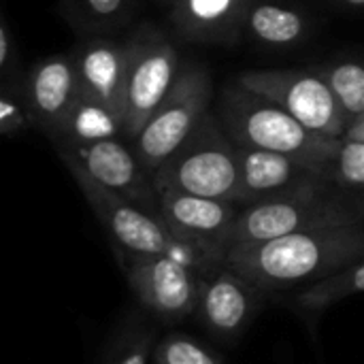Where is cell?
Returning <instances> with one entry per match:
<instances>
[{"label": "cell", "mask_w": 364, "mask_h": 364, "mask_svg": "<svg viewBox=\"0 0 364 364\" xmlns=\"http://www.w3.org/2000/svg\"><path fill=\"white\" fill-rule=\"evenodd\" d=\"M160 2H173V4H175L177 0H160Z\"/></svg>", "instance_id": "cell-29"}, {"label": "cell", "mask_w": 364, "mask_h": 364, "mask_svg": "<svg viewBox=\"0 0 364 364\" xmlns=\"http://www.w3.org/2000/svg\"><path fill=\"white\" fill-rule=\"evenodd\" d=\"M154 364H224V360L183 333L164 335L154 350Z\"/></svg>", "instance_id": "cell-23"}, {"label": "cell", "mask_w": 364, "mask_h": 364, "mask_svg": "<svg viewBox=\"0 0 364 364\" xmlns=\"http://www.w3.org/2000/svg\"><path fill=\"white\" fill-rule=\"evenodd\" d=\"M337 96L348 124L364 113V64L337 62L314 68Z\"/></svg>", "instance_id": "cell-20"}, {"label": "cell", "mask_w": 364, "mask_h": 364, "mask_svg": "<svg viewBox=\"0 0 364 364\" xmlns=\"http://www.w3.org/2000/svg\"><path fill=\"white\" fill-rule=\"evenodd\" d=\"M346 6H364V0H339Z\"/></svg>", "instance_id": "cell-28"}, {"label": "cell", "mask_w": 364, "mask_h": 364, "mask_svg": "<svg viewBox=\"0 0 364 364\" xmlns=\"http://www.w3.org/2000/svg\"><path fill=\"white\" fill-rule=\"evenodd\" d=\"M124 136V119L105 105L79 96L55 141L60 145H83Z\"/></svg>", "instance_id": "cell-17"}, {"label": "cell", "mask_w": 364, "mask_h": 364, "mask_svg": "<svg viewBox=\"0 0 364 364\" xmlns=\"http://www.w3.org/2000/svg\"><path fill=\"white\" fill-rule=\"evenodd\" d=\"M128 288L139 305L164 324H179L196 316L203 275L164 254H126L115 252Z\"/></svg>", "instance_id": "cell-7"}, {"label": "cell", "mask_w": 364, "mask_h": 364, "mask_svg": "<svg viewBox=\"0 0 364 364\" xmlns=\"http://www.w3.org/2000/svg\"><path fill=\"white\" fill-rule=\"evenodd\" d=\"M262 294L230 267L218 264L203 275L196 316L215 337L237 339L256 318Z\"/></svg>", "instance_id": "cell-12"}, {"label": "cell", "mask_w": 364, "mask_h": 364, "mask_svg": "<svg viewBox=\"0 0 364 364\" xmlns=\"http://www.w3.org/2000/svg\"><path fill=\"white\" fill-rule=\"evenodd\" d=\"M364 224V192L348 190L333 179L241 207L220 243L222 256L237 245L262 243L303 230Z\"/></svg>", "instance_id": "cell-2"}, {"label": "cell", "mask_w": 364, "mask_h": 364, "mask_svg": "<svg viewBox=\"0 0 364 364\" xmlns=\"http://www.w3.org/2000/svg\"><path fill=\"white\" fill-rule=\"evenodd\" d=\"M158 194L160 220L166 228L220 264V243L241 213V205L175 190H160Z\"/></svg>", "instance_id": "cell-11"}, {"label": "cell", "mask_w": 364, "mask_h": 364, "mask_svg": "<svg viewBox=\"0 0 364 364\" xmlns=\"http://www.w3.org/2000/svg\"><path fill=\"white\" fill-rule=\"evenodd\" d=\"M245 30L262 45L282 49L296 45L305 36L307 21L294 9H286L273 2H256L247 13Z\"/></svg>", "instance_id": "cell-18"}, {"label": "cell", "mask_w": 364, "mask_h": 364, "mask_svg": "<svg viewBox=\"0 0 364 364\" xmlns=\"http://www.w3.org/2000/svg\"><path fill=\"white\" fill-rule=\"evenodd\" d=\"M346 136L348 139H354V141H364V113L348 124Z\"/></svg>", "instance_id": "cell-27"}, {"label": "cell", "mask_w": 364, "mask_h": 364, "mask_svg": "<svg viewBox=\"0 0 364 364\" xmlns=\"http://www.w3.org/2000/svg\"><path fill=\"white\" fill-rule=\"evenodd\" d=\"M15 62H17L15 41H13V34H11V28H9L6 19H2V23H0V68H2L4 77L13 70Z\"/></svg>", "instance_id": "cell-26"}, {"label": "cell", "mask_w": 364, "mask_h": 364, "mask_svg": "<svg viewBox=\"0 0 364 364\" xmlns=\"http://www.w3.org/2000/svg\"><path fill=\"white\" fill-rule=\"evenodd\" d=\"M364 256V224L292 232L230 247L222 264L262 292L311 288Z\"/></svg>", "instance_id": "cell-1"}, {"label": "cell", "mask_w": 364, "mask_h": 364, "mask_svg": "<svg viewBox=\"0 0 364 364\" xmlns=\"http://www.w3.org/2000/svg\"><path fill=\"white\" fill-rule=\"evenodd\" d=\"M326 175L341 188L364 192V141L343 136L337 156L326 168Z\"/></svg>", "instance_id": "cell-24"}, {"label": "cell", "mask_w": 364, "mask_h": 364, "mask_svg": "<svg viewBox=\"0 0 364 364\" xmlns=\"http://www.w3.org/2000/svg\"><path fill=\"white\" fill-rule=\"evenodd\" d=\"M211 92V75L203 64L190 62L181 66L168 96L132 141L136 158L151 177L209 113Z\"/></svg>", "instance_id": "cell-6"}, {"label": "cell", "mask_w": 364, "mask_h": 364, "mask_svg": "<svg viewBox=\"0 0 364 364\" xmlns=\"http://www.w3.org/2000/svg\"><path fill=\"white\" fill-rule=\"evenodd\" d=\"M79 92L92 98L122 119L126 115V81H128V47L109 38H94L75 53Z\"/></svg>", "instance_id": "cell-15"}, {"label": "cell", "mask_w": 364, "mask_h": 364, "mask_svg": "<svg viewBox=\"0 0 364 364\" xmlns=\"http://www.w3.org/2000/svg\"><path fill=\"white\" fill-rule=\"evenodd\" d=\"M58 147L62 160L75 162L100 186L122 194L141 209L160 215V194L154 177L145 171L134 149L126 147L119 139Z\"/></svg>", "instance_id": "cell-10"}, {"label": "cell", "mask_w": 364, "mask_h": 364, "mask_svg": "<svg viewBox=\"0 0 364 364\" xmlns=\"http://www.w3.org/2000/svg\"><path fill=\"white\" fill-rule=\"evenodd\" d=\"M79 96V77L73 53L43 58L26 75L23 102L30 122H34L51 139H55L62 130Z\"/></svg>", "instance_id": "cell-13"}, {"label": "cell", "mask_w": 364, "mask_h": 364, "mask_svg": "<svg viewBox=\"0 0 364 364\" xmlns=\"http://www.w3.org/2000/svg\"><path fill=\"white\" fill-rule=\"evenodd\" d=\"M218 117L237 145L284 154L322 173L337 156L343 139L314 132L279 105L239 83L224 90Z\"/></svg>", "instance_id": "cell-3"}, {"label": "cell", "mask_w": 364, "mask_h": 364, "mask_svg": "<svg viewBox=\"0 0 364 364\" xmlns=\"http://www.w3.org/2000/svg\"><path fill=\"white\" fill-rule=\"evenodd\" d=\"M241 162L243 196L241 207L311 186L322 179H331L326 173L284 154L237 145Z\"/></svg>", "instance_id": "cell-14"}, {"label": "cell", "mask_w": 364, "mask_h": 364, "mask_svg": "<svg viewBox=\"0 0 364 364\" xmlns=\"http://www.w3.org/2000/svg\"><path fill=\"white\" fill-rule=\"evenodd\" d=\"M258 0H177L171 21L192 43H230L245 30L250 9Z\"/></svg>", "instance_id": "cell-16"}, {"label": "cell", "mask_w": 364, "mask_h": 364, "mask_svg": "<svg viewBox=\"0 0 364 364\" xmlns=\"http://www.w3.org/2000/svg\"><path fill=\"white\" fill-rule=\"evenodd\" d=\"M64 164L70 171L73 179L77 181L94 215L98 218L100 226L109 235L115 252L173 256L194 267L200 275L218 267V262H213L205 252L177 239L160 220V215H154L141 209L139 205H134L132 200L124 198L122 194L111 192L109 188L100 186L75 162L64 160Z\"/></svg>", "instance_id": "cell-5"}, {"label": "cell", "mask_w": 364, "mask_h": 364, "mask_svg": "<svg viewBox=\"0 0 364 364\" xmlns=\"http://www.w3.org/2000/svg\"><path fill=\"white\" fill-rule=\"evenodd\" d=\"M360 294H364V256L324 282L301 290L294 299V305L305 314H322L333 305Z\"/></svg>", "instance_id": "cell-19"}, {"label": "cell", "mask_w": 364, "mask_h": 364, "mask_svg": "<svg viewBox=\"0 0 364 364\" xmlns=\"http://www.w3.org/2000/svg\"><path fill=\"white\" fill-rule=\"evenodd\" d=\"M70 23L81 32H100L122 26L130 13V0H64Z\"/></svg>", "instance_id": "cell-21"}, {"label": "cell", "mask_w": 364, "mask_h": 364, "mask_svg": "<svg viewBox=\"0 0 364 364\" xmlns=\"http://www.w3.org/2000/svg\"><path fill=\"white\" fill-rule=\"evenodd\" d=\"M30 122L26 105H21L15 96H11L9 87L0 94V132L4 136H15L26 130Z\"/></svg>", "instance_id": "cell-25"}, {"label": "cell", "mask_w": 364, "mask_h": 364, "mask_svg": "<svg viewBox=\"0 0 364 364\" xmlns=\"http://www.w3.org/2000/svg\"><path fill=\"white\" fill-rule=\"evenodd\" d=\"M237 83L279 105L314 132L326 136H346L348 119L331 85L314 68L250 70L243 73Z\"/></svg>", "instance_id": "cell-8"}, {"label": "cell", "mask_w": 364, "mask_h": 364, "mask_svg": "<svg viewBox=\"0 0 364 364\" xmlns=\"http://www.w3.org/2000/svg\"><path fill=\"white\" fill-rule=\"evenodd\" d=\"M156 190H175L241 205L243 181L237 143L220 117L207 113L181 147L154 173Z\"/></svg>", "instance_id": "cell-4"}, {"label": "cell", "mask_w": 364, "mask_h": 364, "mask_svg": "<svg viewBox=\"0 0 364 364\" xmlns=\"http://www.w3.org/2000/svg\"><path fill=\"white\" fill-rule=\"evenodd\" d=\"M154 350L156 333L147 324L134 322L115 337L105 364H147L154 358Z\"/></svg>", "instance_id": "cell-22"}, {"label": "cell", "mask_w": 364, "mask_h": 364, "mask_svg": "<svg viewBox=\"0 0 364 364\" xmlns=\"http://www.w3.org/2000/svg\"><path fill=\"white\" fill-rule=\"evenodd\" d=\"M124 136L134 141L181 70L175 45L154 28H141L128 43Z\"/></svg>", "instance_id": "cell-9"}]
</instances>
